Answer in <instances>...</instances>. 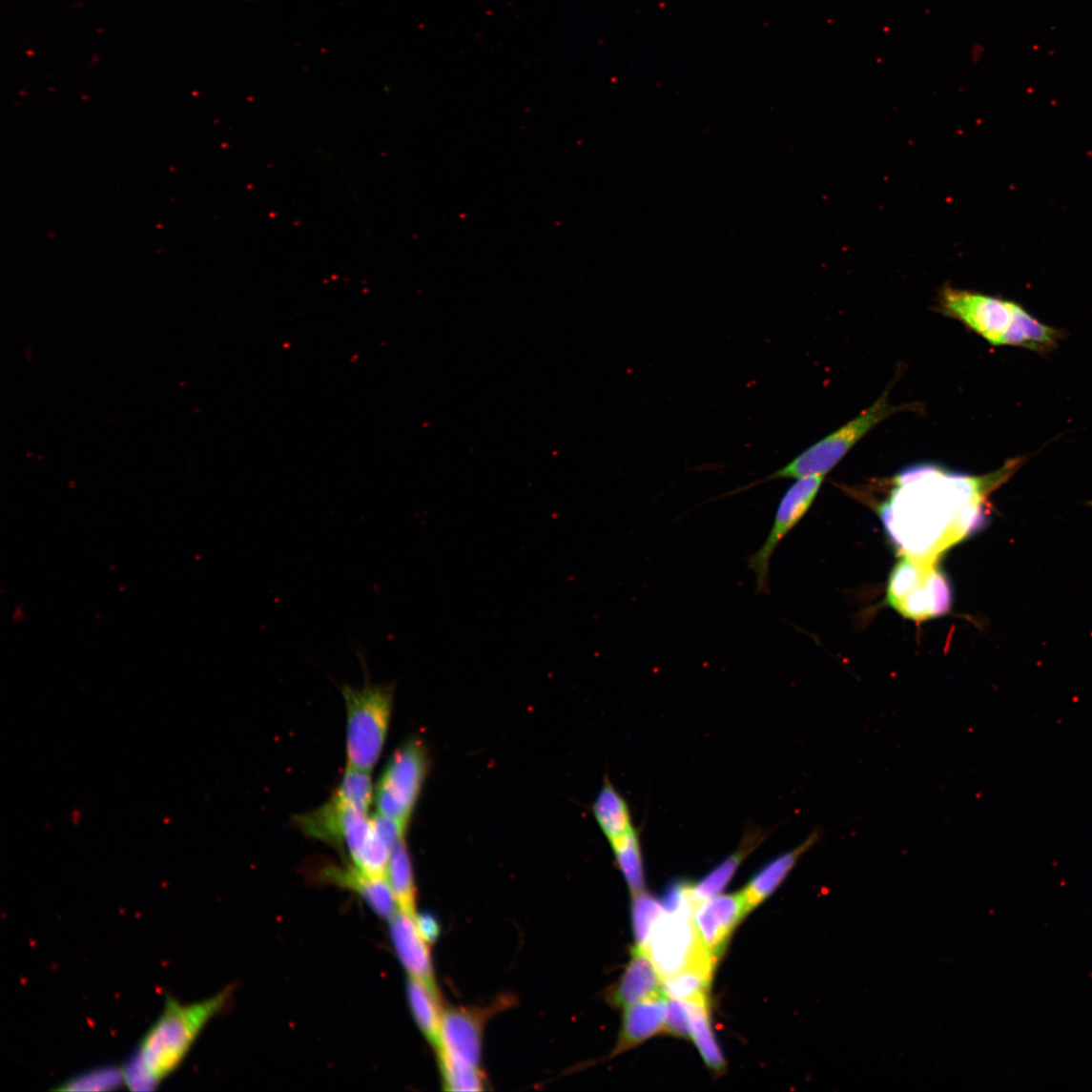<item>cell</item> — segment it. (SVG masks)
I'll return each instance as SVG.
<instances>
[{
  "instance_id": "cell-1",
  "label": "cell",
  "mask_w": 1092,
  "mask_h": 1092,
  "mask_svg": "<svg viewBox=\"0 0 1092 1092\" xmlns=\"http://www.w3.org/2000/svg\"><path fill=\"white\" fill-rule=\"evenodd\" d=\"M987 498L900 495L882 507L881 517L903 556L937 561L940 551L985 525Z\"/></svg>"
},
{
  "instance_id": "cell-2",
  "label": "cell",
  "mask_w": 1092,
  "mask_h": 1092,
  "mask_svg": "<svg viewBox=\"0 0 1092 1092\" xmlns=\"http://www.w3.org/2000/svg\"><path fill=\"white\" fill-rule=\"evenodd\" d=\"M232 995L233 988L228 987L196 1003L166 999L161 1016L134 1053L151 1078L160 1084L181 1064L208 1022L225 1010Z\"/></svg>"
},
{
  "instance_id": "cell-3",
  "label": "cell",
  "mask_w": 1092,
  "mask_h": 1092,
  "mask_svg": "<svg viewBox=\"0 0 1092 1092\" xmlns=\"http://www.w3.org/2000/svg\"><path fill=\"white\" fill-rule=\"evenodd\" d=\"M357 653L365 671V683L360 688L341 687L347 713V761L349 767L371 772L388 736L395 687L369 681L365 654L361 650Z\"/></svg>"
},
{
  "instance_id": "cell-4",
  "label": "cell",
  "mask_w": 1092,
  "mask_h": 1092,
  "mask_svg": "<svg viewBox=\"0 0 1092 1092\" xmlns=\"http://www.w3.org/2000/svg\"><path fill=\"white\" fill-rule=\"evenodd\" d=\"M905 409H907L905 406L895 407L889 404L887 390L871 407L851 420L842 428L803 451L793 462L770 476L742 486V488L727 496L747 491L752 486L771 481L826 476L868 432L884 422L889 416Z\"/></svg>"
},
{
  "instance_id": "cell-5",
  "label": "cell",
  "mask_w": 1092,
  "mask_h": 1092,
  "mask_svg": "<svg viewBox=\"0 0 1092 1092\" xmlns=\"http://www.w3.org/2000/svg\"><path fill=\"white\" fill-rule=\"evenodd\" d=\"M887 601L906 618L928 620L950 610L951 587L937 561L903 556L890 575Z\"/></svg>"
},
{
  "instance_id": "cell-6",
  "label": "cell",
  "mask_w": 1092,
  "mask_h": 1092,
  "mask_svg": "<svg viewBox=\"0 0 1092 1092\" xmlns=\"http://www.w3.org/2000/svg\"><path fill=\"white\" fill-rule=\"evenodd\" d=\"M429 770V753L422 739L410 738L392 755L380 779L378 814L397 820L406 829L422 795Z\"/></svg>"
},
{
  "instance_id": "cell-7",
  "label": "cell",
  "mask_w": 1092,
  "mask_h": 1092,
  "mask_svg": "<svg viewBox=\"0 0 1092 1092\" xmlns=\"http://www.w3.org/2000/svg\"><path fill=\"white\" fill-rule=\"evenodd\" d=\"M647 952L663 979L691 967L714 970L717 963L701 943L693 911L664 913L651 934Z\"/></svg>"
},
{
  "instance_id": "cell-8",
  "label": "cell",
  "mask_w": 1092,
  "mask_h": 1092,
  "mask_svg": "<svg viewBox=\"0 0 1092 1092\" xmlns=\"http://www.w3.org/2000/svg\"><path fill=\"white\" fill-rule=\"evenodd\" d=\"M826 476L798 479L783 495L774 521L763 546L748 559V568L754 575L755 592L770 593V567L773 556L785 537L808 513L817 497Z\"/></svg>"
},
{
  "instance_id": "cell-9",
  "label": "cell",
  "mask_w": 1092,
  "mask_h": 1092,
  "mask_svg": "<svg viewBox=\"0 0 1092 1092\" xmlns=\"http://www.w3.org/2000/svg\"><path fill=\"white\" fill-rule=\"evenodd\" d=\"M939 305L995 346L1004 345L1020 308L1011 300L950 287L940 293Z\"/></svg>"
},
{
  "instance_id": "cell-10",
  "label": "cell",
  "mask_w": 1092,
  "mask_h": 1092,
  "mask_svg": "<svg viewBox=\"0 0 1092 1092\" xmlns=\"http://www.w3.org/2000/svg\"><path fill=\"white\" fill-rule=\"evenodd\" d=\"M296 825L318 841L336 848L345 847L352 861L371 833L372 818L332 796L322 808L296 817Z\"/></svg>"
},
{
  "instance_id": "cell-11",
  "label": "cell",
  "mask_w": 1092,
  "mask_h": 1092,
  "mask_svg": "<svg viewBox=\"0 0 1092 1092\" xmlns=\"http://www.w3.org/2000/svg\"><path fill=\"white\" fill-rule=\"evenodd\" d=\"M508 1003L502 999L484 1009L460 1007L443 1011L440 1045L436 1049L439 1060L480 1068L485 1022Z\"/></svg>"
},
{
  "instance_id": "cell-12",
  "label": "cell",
  "mask_w": 1092,
  "mask_h": 1092,
  "mask_svg": "<svg viewBox=\"0 0 1092 1092\" xmlns=\"http://www.w3.org/2000/svg\"><path fill=\"white\" fill-rule=\"evenodd\" d=\"M751 911L743 892L716 896L694 906L693 922L697 934L716 962L726 950L731 935Z\"/></svg>"
},
{
  "instance_id": "cell-13",
  "label": "cell",
  "mask_w": 1092,
  "mask_h": 1092,
  "mask_svg": "<svg viewBox=\"0 0 1092 1092\" xmlns=\"http://www.w3.org/2000/svg\"><path fill=\"white\" fill-rule=\"evenodd\" d=\"M319 876L324 882L348 889L362 898L383 919L391 920L400 911L396 896L386 878H373L356 866H324Z\"/></svg>"
},
{
  "instance_id": "cell-14",
  "label": "cell",
  "mask_w": 1092,
  "mask_h": 1092,
  "mask_svg": "<svg viewBox=\"0 0 1092 1092\" xmlns=\"http://www.w3.org/2000/svg\"><path fill=\"white\" fill-rule=\"evenodd\" d=\"M392 942L402 966L410 978L437 988L429 944L420 934L415 917L399 911L390 920Z\"/></svg>"
},
{
  "instance_id": "cell-15",
  "label": "cell",
  "mask_w": 1092,
  "mask_h": 1092,
  "mask_svg": "<svg viewBox=\"0 0 1092 1092\" xmlns=\"http://www.w3.org/2000/svg\"><path fill=\"white\" fill-rule=\"evenodd\" d=\"M663 993V979L646 950L634 947L631 960L609 997L616 1007H626Z\"/></svg>"
},
{
  "instance_id": "cell-16",
  "label": "cell",
  "mask_w": 1092,
  "mask_h": 1092,
  "mask_svg": "<svg viewBox=\"0 0 1092 1092\" xmlns=\"http://www.w3.org/2000/svg\"><path fill=\"white\" fill-rule=\"evenodd\" d=\"M668 998L660 996L626 1007L623 1028L613 1056L644 1043L665 1030Z\"/></svg>"
},
{
  "instance_id": "cell-17",
  "label": "cell",
  "mask_w": 1092,
  "mask_h": 1092,
  "mask_svg": "<svg viewBox=\"0 0 1092 1092\" xmlns=\"http://www.w3.org/2000/svg\"><path fill=\"white\" fill-rule=\"evenodd\" d=\"M819 831L814 832L805 841L791 852H787L762 868L743 890L750 909L760 905L784 882L801 856L814 847L821 837Z\"/></svg>"
},
{
  "instance_id": "cell-18",
  "label": "cell",
  "mask_w": 1092,
  "mask_h": 1092,
  "mask_svg": "<svg viewBox=\"0 0 1092 1092\" xmlns=\"http://www.w3.org/2000/svg\"><path fill=\"white\" fill-rule=\"evenodd\" d=\"M407 995L418 1027L429 1043L437 1049L440 1045L443 1015L439 990H434L422 981L410 978Z\"/></svg>"
},
{
  "instance_id": "cell-19",
  "label": "cell",
  "mask_w": 1092,
  "mask_h": 1092,
  "mask_svg": "<svg viewBox=\"0 0 1092 1092\" xmlns=\"http://www.w3.org/2000/svg\"><path fill=\"white\" fill-rule=\"evenodd\" d=\"M763 834L748 833L741 846L698 883L691 885V899L696 905L718 896L724 890L747 856L762 842Z\"/></svg>"
},
{
  "instance_id": "cell-20",
  "label": "cell",
  "mask_w": 1092,
  "mask_h": 1092,
  "mask_svg": "<svg viewBox=\"0 0 1092 1092\" xmlns=\"http://www.w3.org/2000/svg\"><path fill=\"white\" fill-rule=\"evenodd\" d=\"M593 814L610 844L633 831L628 805L608 778L594 802Z\"/></svg>"
},
{
  "instance_id": "cell-21",
  "label": "cell",
  "mask_w": 1092,
  "mask_h": 1092,
  "mask_svg": "<svg viewBox=\"0 0 1092 1092\" xmlns=\"http://www.w3.org/2000/svg\"><path fill=\"white\" fill-rule=\"evenodd\" d=\"M385 878L393 890L400 911L416 917L414 871L405 838L401 839L394 848Z\"/></svg>"
},
{
  "instance_id": "cell-22",
  "label": "cell",
  "mask_w": 1092,
  "mask_h": 1092,
  "mask_svg": "<svg viewBox=\"0 0 1092 1092\" xmlns=\"http://www.w3.org/2000/svg\"><path fill=\"white\" fill-rule=\"evenodd\" d=\"M690 1010L691 1038L707 1065L715 1073L726 1070V1061L713 1035L710 1017V1001H686Z\"/></svg>"
},
{
  "instance_id": "cell-23",
  "label": "cell",
  "mask_w": 1092,
  "mask_h": 1092,
  "mask_svg": "<svg viewBox=\"0 0 1092 1092\" xmlns=\"http://www.w3.org/2000/svg\"><path fill=\"white\" fill-rule=\"evenodd\" d=\"M713 970L691 967L663 979V993L670 999L698 1001L709 999Z\"/></svg>"
},
{
  "instance_id": "cell-24",
  "label": "cell",
  "mask_w": 1092,
  "mask_h": 1092,
  "mask_svg": "<svg viewBox=\"0 0 1092 1092\" xmlns=\"http://www.w3.org/2000/svg\"><path fill=\"white\" fill-rule=\"evenodd\" d=\"M615 859L632 896L645 893V873L640 838L633 830L611 844Z\"/></svg>"
},
{
  "instance_id": "cell-25",
  "label": "cell",
  "mask_w": 1092,
  "mask_h": 1092,
  "mask_svg": "<svg viewBox=\"0 0 1092 1092\" xmlns=\"http://www.w3.org/2000/svg\"><path fill=\"white\" fill-rule=\"evenodd\" d=\"M333 796L350 808L367 814L374 799L373 782L369 772L348 766L338 792Z\"/></svg>"
},
{
  "instance_id": "cell-26",
  "label": "cell",
  "mask_w": 1092,
  "mask_h": 1092,
  "mask_svg": "<svg viewBox=\"0 0 1092 1092\" xmlns=\"http://www.w3.org/2000/svg\"><path fill=\"white\" fill-rule=\"evenodd\" d=\"M664 913L662 903L646 893L633 896L632 922L635 947L647 951L651 934Z\"/></svg>"
},
{
  "instance_id": "cell-27",
  "label": "cell",
  "mask_w": 1092,
  "mask_h": 1092,
  "mask_svg": "<svg viewBox=\"0 0 1092 1092\" xmlns=\"http://www.w3.org/2000/svg\"><path fill=\"white\" fill-rule=\"evenodd\" d=\"M125 1083L123 1067L107 1065L83 1072L57 1087L62 1091H108Z\"/></svg>"
},
{
  "instance_id": "cell-28",
  "label": "cell",
  "mask_w": 1092,
  "mask_h": 1092,
  "mask_svg": "<svg viewBox=\"0 0 1092 1092\" xmlns=\"http://www.w3.org/2000/svg\"><path fill=\"white\" fill-rule=\"evenodd\" d=\"M440 1061L444 1088L448 1091L473 1092L484 1089V1078L480 1068Z\"/></svg>"
},
{
  "instance_id": "cell-29",
  "label": "cell",
  "mask_w": 1092,
  "mask_h": 1092,
  "mask_svg": "<svg viewBox=\"0 0 1092 1092\" xmlns=\"http://www.w3.org/2000/svg\"><path fill=\"white\" fill-rule=\"evenodd\" d=\"M664 1031L679 1038L691 1037L690 1010L686 1001L679 999L668 1001Z\"/></svg>"
},
{
  "instance_id": "cell-30",
  "label": "cell",
  "mask_w": 1092,
  "mask_h": 1092,
  "mask_svg": "<svg viewBox=\"0 0 1092 1092\" xmlns=\"http://www.w3.org/2000/svg\"><path fill=\"white\" fill-rule=\"evenodd\" d=\"M417 928L429 945L436 942L441 935L440 922L430 914H419L415 917Z\"/></svg>"
}]
</instances>
